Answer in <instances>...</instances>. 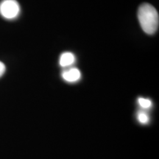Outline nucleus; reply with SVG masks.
<instances>
[{
  "mask_svg": "<svg viewBox=\"0 0 159 159\" xmlns=\"http://www.w3.org/2000/svg\"><path fill=\"white\" fill-rule=\"evenodd\" d=\"M138 19L143 31L149 35L154 34L159 25L158 13L152 5L143 3L138 10Z\"/></svg>",
  "mask_w": 159,
  "mask_h": 159,
  "instance_id": "nucleus-1",
  "label": "nucleus"
},
{
  "mask_svg": "<svg viewBox=\"0 0 159 159\" xmlns=\"http://www.w3.org/2000/svg\"><path fill=\"white\" fill-rule=\"evenodd\" d=\"M138 120L142 124H148L150 119H149L148 115L146 113L141 111V112H139L138 114Z\"/></svg>",
  "mask_w": 159,
  "mask_h": 159,
  "instance_id": "nucleus-6",
  "label": "nucleus"
},
{
  "mask_svg": "<svg viewBox=\"0 0 159 159\" xmlns=\"http://www.w3.org/2000/svg\"><path fill=\"white\" fill-rule=\"evenodd\" d=\"M138 102L139 105L144 109H148L151 108V106H152V101L149 99H145L142 98V97H140V98H139L138 99Z\"/></svg>",
  "mask_w": 159,
  "mask_h": 159,
  "instance_id": "nucleus-5",
  "label": "nucleus"
},
{
  "mask_svg": "<svg viewBox=\"0 0 159 159\" xmlns=\"http://www.w3.org/2000/svg\"><path fill=\"white\" fill-rule=\"evenodd\" d=\"M62 77L65 81L68 83H75L81 78V72L77 68H69L66 69L62 72Z\"/></svg>",
  "mask_w": 159,
  "mask_h": 159,
  "instance_id": "nucleus-3",
  "label": "nucleus"
},
{
  "mask_svg": "<svg viewBox=\"0 0 159 159\" xmlns=\"http://www.w3.org/2000/svg\"><path fill=\"white\" fill-rule=\"evenodd\" d=\"M5 71V66L2 62L0 61V77L4 75Z\"/></svg>",
  "mask_w": 159,
  "mask_h": 159,
  "instance_id": "nucleus-7",
  "label": "nucleus"
},
{
  "mask_svg": "<svg viewBox=\"0 0 159 159\" xmlns=\"http://www.w3.org/2000/svg\"><path fill=\"white\" fill-rule=\"evenodd\" d=\"M75 62V56L73 53L69 52H66L61 54L60 57L59 63L60 66L62 67H69L74 64Z\"/></svg>",
  "mask_w": 159,
  "mask_h": 159,
  "instance_id": "nucleus-4",
  "label": "nucleus"
},
{
  "mask_svg": "<svg viewBox=\"0 0 159 159\" xmlns=\"http://www.w3.org/2000/svg\"><path fill=\"white\" fill-rule=\"evenodd\" d=\"M20 5L16 0H2L0 2V15L6 19H15L20 13Z\"/></svg>",
  "mask_w": 159,
  "mask_h": 159,
  "instance_id": "nucleus-2",
  "label": "nucleus"
}]
</instances>
